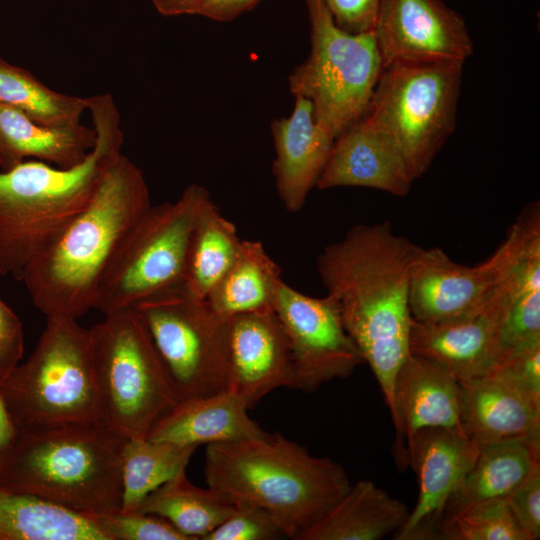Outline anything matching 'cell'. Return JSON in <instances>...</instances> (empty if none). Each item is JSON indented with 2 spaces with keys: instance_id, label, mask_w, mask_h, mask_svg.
I'll return each instance as SVG.
<instances>
[{
  "instance_id": "cell-17",
  "label": "cell",
  "mask_w": 540,
  "mask_h": 540,
  "mask_svg": "<svg viewBox=\"0 0 540 540\" xmlns=\"http://www.w3.org/2000/svg\"><path fill=\"white\" fill-rule=\"evenodd\" d=\"M228 388L252 409L280 387L295 389L291 350L273 310L236 315L227 320Z\"/></svg>"
},
{
  "instance_id": "cell-25",
  "label": "cell",
  "mask_w": 540,
  "mask_h": 540,
  "mask_svg": "<svg viewBox=\"0 0 540 540\" xmlns=\"http://www.w3.org/2000/svg\"><path fill=\"white\" fill-rule=\"evenodd\" d=\"M539 455L540 443L526 440L480 445L472 467L448 500L443 520L471 504L506 498L540 467Z\"/></svg>"
},
{
  "instance_id": "cell-21",
  "label": "cell",
  "mask_w": 540,
  "mask_h": 540,
  "mask_svg": "<svg viewBox=\"0 0 540 540\" xmlns=\"http://www.w3.org/2000/svg\"><path fill=\"white\" fill-rule=\"evenodd\" d=\"M248 410L244 399L229 389L181 400L155 422L146 438L198 447L264 437L267 433Z\"/></svg>"
},
{
  "instance_id": "cell-15",
  "label": "cell",
  "mask_w": 540,
  "mask_h": 540,
  "mask_svg": "<svg viewBox=\"0 0 540 540\" xmlns=\"http://www.w3.org/2000/svg\"><path fill=\"white\" fill-rule=\"evenodd\" d=\"M509 305L500 282L480 307L438 322L412 319L409 351L441 368L458 382L484 376L499 353V334Z\"/></svg>"
},
{
  "instance_id": "cell-12",
  "label": "cell",
  "mask_w": 540,
  "mask_h": 540,
  "mask_svg": "<svg viewBox=\"0 0 540 540\" xmlns=\"http://www.w3.org/2000/svg\"><path fill=\"white\" fill-rule=\"evenodd\" d=\"M273 311L288 339L295 389L313 393L333 379L350 376L364 363L332 295L310 297L283 281Z\"/></svg>"
},
{
  "instance_id": "cell-30",
  "label": "cell",
  "mask_w": 540,
  "mask_h": 540,
  "mask_svg": "<svg viewBox=\"0 0 540 540\" xmlns=\"http://www.w3.org/2000/svg\"><path fill=\"white\" fill-rule=\"evenodd\" d=\"M197 446L148 438L126 439L121 450L122 494L119 509L135 511L148 494L185 472Z\"/></svg>"
},
{
  "instance_id": "cell-3",
  "label": "cell",
  "mask_w": 540,
  "mask_h": 540,
  "mask_svg": "<svg viewBox=\"0 0 540 540\" xmlns=\"http://www.w3.org/2000/svg\"><path fill=\"white\" fill-rule=\"evenodd\" d=\"M151 206L142 170L121 154L90 203L27 265L21 280L46 317L94 309L99 282L122 238Z\"/></svg>"
},
{
  "instance_id": "cell-13",
  "label": "cell",
  "mask_w": 540,
  "mask_h": 540,
  "mask_svg": "<svg viewBox=\"0 0 540 540\" xmlns=\"http://www.w3.org/2000/svg\"><path fill=\"white\" fill-rule=\"evenodd\" d=\"M513 254V237L485 261L466 266L441 248L417 246L409 271L408 305L413 320L438 322L466 314L483 305L504 277Z\"/></svg>"
},
{
  "instance_id": "cell-39",
  "label": "cell",
  "mask_w": 540,
  "mask_h": 540,
  "mask_svg": "<svg viewBox=\"0 0 540 540\" xmlns=\"http://www.w3.org/2000/svg\"><path fill=\"white\" fill-rule=\"evenodd\" d=\"M260 0H208L198 15L214 21H232L253 9Z\"/></svg>"
},
{
  "instance_id": "cell-24",
  "label": "cell",
  "mask_w": 540,
  "mask_h": 540,
  "mask_svg": "<svg viewBox=\"0 0 540 540\" xmlns=\"http://www.w3.org/2000/svg\"><path fill=\"white\" fill-rule=\"evenodd\" d=\"M96 142L94 128L81 123L51 126L0 104V153L6 169L24 161H42L69 168L85 160Z\"/></svg>"
},
{
  "instance_id": "cell-42",
  "label": "cell",
  "mask_w": 540,
  "mask_h": 540,
  "mask_svg": "<svg viewBox=\"0 0 540 540\" xmlns=\"http://www.w3.org/2000/svg\"><path fill=\"white\" fill-rule=\"evenodd\" d=\"M7 167H6V163H5V160L4 158L2 157L1 153H0V170H5Z\"/></svg>"
},
{
  "instance_id": "cell-16",
  "label": "cell",
  "mask_w": 540,
  "mask_h": 540,
  "mask_svg": "<svg viewBox=\"0 0 540 540\" xmlns=\"http://www.w3.org/2000/svg\"><path fill=\"white\" fill-rule=\"evenodd\" d=\"M480 444L455 429L419 430L407 445L409 465L418 476L419 494L395 540H435L448 500L465 477Z\"/></svg>"
},
{
  "instance_id": "cell-10",
  "label": "cell",
  "mask_w": 540,
  "mask_h": 540,
  "mask_svg": "<svg viewBox=\"0 0 540 540\" xmlns=\"http://www.w3.org/2000/svg\"><path fill=\"white\" fill-rule=\"evenodd\" d=\"M306 6L310 53L289 75V88L312 103L315 121L336 139L367 113L383 60L373 31L341 29L323 0Z\"/></svg>"
},
{
  "instance_id": "cell-38",
  "label": "cell",
  "mask_w": 540,
  "mask_h": 540,
  "mask_svg": "<svg viewBox=\"0 0 540 540\" xmlns=\"http://www.w3.org/2000/svg\"><path fill=\"white\" fill-rule=\"evenodd\" d=\"M334 22L350 33L373 31L381 0H323Z\"/></svg>"
},
{
  "instance_id": "cell-22",
  "label": "cell",
  "mask_w": 540,
  "mask_h": 540,
  "mask_svg": "<svg viewBox=\"0 0 540 540\" xmlns=\"http://www.w3.org/2000/svg\"><path fill=\"white\" fill-rule=\"evenodd\" d=\"M459 383L461 422L470 438L480 445L508 440L540 443V406L489 375Z\"/></svg>"
},
{
  "instance_id": "cell-36",
  "label": "cell",
  "mask_w": 540,
  "mask_h": 540,
  "mask_svg": "<svg viewBox=\"0 0 540 540\" xmlns=\"http://www.w3.org/2000/svg\"><path fill=\"white\" fill-rule=\"evenodd\" d=\"M517 522L529 540L540 538V467L506 498Z\"/></svg>"
},
{
  "instance_id": "cell-27",
  "label": "cell",
  "mask_w": 540,
  "mask_h": 540,
  "mask_svg": "<svg viewBox=\"0 0 540 540\" xmlns=\"http://www.w3.org/2000/svg\"><path fill=\"white\" fill-rule=\"evenodd\" d=\"M0 540H107L88 516L0 486Z\"/></svg>"
},
{
  "instance_id": "cell-33",
  "label": "cell",
  "mask_w": 540,
  "mask_h": 540,
  "mask_svg": "<svg viewBox=\"0 0 540 540\" xmlns=\"http://www.w3.org/2000/svg\"><path fill=\"white\" fill-rule=\"evenodd\" d=\"M90 518L107 540H189L165 519L138 510L118 508Z\"/></svg>"
},
{
  "instance_id": "cell-19",
  "label": "cell",
  "mask_w": 540,
  "mask_h": 540,
  "mask_svg": "<svg viewBox=\"0 0 540 540\" xmlns=\"http://www.w3.org/2000/svg\"><path fill=\"white\" fill-rule=\"evenodd\" d=\"M413 181L397 148L362 118L334 140L316 187H366L404 197Z\"/></svg>"
},
{
  "instance_id": "cell-32",
  "label": "cell",
  "mask_w": 540,
  "mask_h": 540,
  "mask_svg": "<svg viewBox=\"0 0 540 540\" xmlns=\"http://www.w3.org/2000/svg\"><path fill=\"white\" fill-rule=\"evenodd\" d=\"M438 539L529 540L505 498L480 501L445 518Z\"/></svg>"
},
{
  "instance_id": "cell-4",
  "label": "cell",
  "mask_w": 540,
  "mask_h": 540,
  "mask_svg": "<svg viewBox=\"0 0 540 540\" xmlns=\"http://www.w3.org/2000/svg\"><path fill=\"white\" fill-rule=\"evenodd\" d=\"M204 475L209 487L234 504L268 511L294 540L319 521L349 490L343 466L311 455L279 432L208 444Z\"/></svg>"
},
{
  "instance_id": "cell-29",
  "label": "cell",
  "mask_w": 540,
  "mask_h": 540,
  "mask_svg": "<svg viewBox=\"0 0 540 540\" xmlns=\"http://www.w3.org/2000/svg\"><path fill=\"white\" fill-rule=\"evenodd\" d=\"M241 242L235 225L209 198L201 207L190 235L186 288L196 297L206 299L235 260Z\"/></svg>"
},
{
  "instance_id": "cell-31",
  "label": "cell",
  "mask_w": 540,
  "mask_h": 540,
  "mask_svg": "<svg viewBox=\"0 0 540 540\" xmlns=\"http://www.w3.org/2000/svg\"><path fill=\"white\" fill-rule=\"evenodd\" d=\"M0 104L41 124L69 126L80 123L89 97L54 91L28 70L0 58Z\"/></svg>"
},
{
  "instance_id": "cell-37",
  "label": "cell",
  "mask_w": 540,
  "mask_h": 540,
  "mask_svg": "<svg viewBox=\"0 0 540 540\" xmlns=\"http://www.w3.org/2000/svg\"><path fill=\"white\" fill-rule=\"evenodd\" d=\"M24 334L20 319L0 298V386L20 364Z\"/></svg>"
},
{
  "instance_id": "cell-9",
  "label": "cell",
  "mask_w": 540,
  "mask_h": 540,
  "mask_svg": "<svg viewBox=\"0 0 540 540\" xmlns=\"http://www.w3.org/2000/svg\"><path fill=\"white\" fill-rule=\"evenodd\" d=\"M208 190L188 185L179 198L150 206L128 229L97 288L94 309L105 316L185 284L190 235Z\"/></svg>"
},
{
  "instance_id": "cell-26",
  "label": "cell",
  "mask_w": 540,
  "mask_h": 540,
  "mask_svg": "<svg viewBox=\"0 0 540 540\" xmlns=\"http://www.w3.org/2000/svg\"><path fill=\"white\" fill-rule=\"evenodd\" d=\"M283 280L281 270L260 241L242 240L239 252L206 297L224 321L250 312L273 310Z\"/></svg>"
},
{
  "instance_id": "cell-18",
  "label": "cell",
  "mask_w": 540,
  "mask_h": 540,
  "mask_svg": "<svg viewBox=\"0 0 540 540\" xmlns=\"http://www.w3.org/2000/svg\"><path fill=\"white\" fill-rule=\"evenodd\" d=\"M395 459L409 465L407 445L421 429L463 431L461 385L447 372L411 353L400 366L394 385Z\"/></svg>"
},
{
  "instance_id": "cell-34",
  "label": "cell",
  "mask_w": 540,
  "mask_h": 540,
  "mask_svg": "<svg viewBox=\"0 0 540 540\" xmlns=\"http://www.w3.org/2000/svg\"><path fill=\"white\" fill-rule=\"evenodd\" d=\"M485 375L540 406V342L502 354Z\"/></svg>"
},
{
  "instance_id": "cell-41",
  "label": "cell",
  "mask_w": 540,
  "mask_h": 540,
  "mask_svg": "<svg viewBox=\"0 0 540 540\" xmlns=\"http://www.w3.org/2000/svg\"><path fill=\"white\" fill-rule=\"evenodd\" d=\"M163 16L198 15L208 0H151Z\"/></svg>"
},
{
  "instance_id": "cell-5",
  "label": "cell",
  "mask_w": 540,
  "mask_h": 540,
  "mask_svg": "<svg viewBox=\"0 0 540 540\" xmlns=\"http://www.w3.org/2000/svg\"><path fill=\"white\" fill-rule=\"evenodd\" d=\"M125 441L106 423L20 430L0 486L88 517L116 510Z\"/></svg>"
},
{
  "instance_id": "cell-35",
  "label": "cell",
  "mask_w": 540,
  "mask_h": 540,
  "mask_svg": "<svg viewBox=\"0 0 540 540\" xmlns=\"http://www.w3.org/2000/svg\"><path fill=\"white\" fill-rule=\"evenodd\" d=\"M235 505L234 512L202 540H275L286 537L265 509L247 503Z\"/></svg>"
},
{
  "instance_id": "cell-8",
  "label": "cell",
  "mask_w": 540,
  "mask_h": 540,
  "mask_svg": "<svg viewBox=\"0 0 540 540\" xmlns=\"http://www.w3.org/2000/svg\"><path fill=\"white\" fill-rule=\"evenodd\" d=\"M463 66L397 60L381 72L363 118L397 148L413 180L454 132Z\"/></svg>"
},
{
  "instance_id": "cell-14",
  "label": "cell",
  "mask_w": 540,
  "mask_h": 540,
  "mask_svg": "<svg viewBox=\"0 0 540 540\" xmlns=\"http://www.w3.org/2000/svg\"><path fill=\"white\" fill-rule=\"evenodd\" d=\"M373 32L384 67L397 60L464 64L474 52L464 18L442 0H381Z\"/></svg>"
},
{
  "instance_id": "cell-11",
  "label": "cell",
  "mask_w": 540,
  "mask_h": 540,
  "mask_svg": "<svg viewBox=\"0 0 540 540\" xmlns=\"http://www.w3.org/2000/svg\"><path fill=\"white\" fill-rule=\"evenodd\" d=\"M170 376L178 400L228 388L227 321L185 284L135 307Z\"/></svg>"
},
{
  "instance_id": "cell-23",
  "label": "cell",
  "mask_w": 540,
  "mask_h": 540,
  "mask_svg": "<svg viewBox=\"0 0 540 540\" xmlns=\"http://www.w3.org/2000/svg\"><path fill=\"white\" fill-rule=\"evenodd\" d=\"M408 515L402 501L370 480H359L297 540H379L394 535Z\"/></svg>"
},
{
  "instance_id": "cell-28",
  "label": "cell",
  "mask_w": 540,
  "mask_h": 540,
  "mask_svg": "<svg viewBox=\"0 0 540 540\" xmlns=\"http://www.w3.org/2000/svg\"><path fill=\"white\" fill-rule=\"evenodd\" d=\"M235 508L225 494L195 486L182 472L148 494L137 510L165 519L189 540H202Z\"/></svg>"
},
{
  "instance_id": "cell-7",
  "label": "cell",
  "mask_w": 540,
  "mask_h": 540,
  "mask_svg": "<svg viewBox=\"0 0 540 540\" xmlns=\"http://www.w3.org/2000/svg\"><path fill=\"white\" fill-rule=\"evenodd\" d=\"M89 329L105 423L125 439L146 438L179 400L143 320L130 308Z\"/></svg>"
},
{
  "instance_id": "cell-6",
  "label": "cell",
  "mask_w": 540,
  "mask_h": 540,
  "mask_svg": "<svg viewBox=\"0 0 540 540\" xmlns=\"http://www.w3.org/2000/svg\"><path fill=\"white\" fill-rule=\"evenodd\" d=\"M29 358L0 386L19 430L105 423L90 329L77 319L46 317Z\"/></svg>"
},
{
  "instance_id": "cell-20",
  "label": "cell",
  "mask_w": 540,
  "mask_h": 540,
  "mask_svg": "<svg viewBox=\"0 0 540 540\" xmlns=\"http://www.w3.org/2000/svg\"><path fill=\"white\" fill-rule=\"evenodd\" d=\"M271 131L276 189L285 208L298 212L316 187L335 138L315 121L312 103L302 96H295L289 117L272 121Z\"/></svg>"
},
{
  "instance_id": "cell-1",
  "label": "cell",
  "mask_w": 540,
  "mask_h": 540,
  "mask_svg": "<svg viewBox=\"0 0 540 540\" xmlns=\"http://www.w3.org/2000/svg\"><path fill=\"white\" fill-rule=\"evenodd\" d=\"M417 245L389 222L355 225L326 246L317 271L380 386L392 418L397 372L410 353L409 271Z\"/></svg>"
},
{
  "instance_id": "cell-40",
  "label": "cell",
  "mask_w": 540,
  "mask_h": 540,
  "mask_svg": "<svg viewBox=\"0 0 540 540\" xmlns=\"http://www.w3.org/2000/svg\"><path fill=\"white\" fill-rule=\"evenodd\" d=\"M19 432L20 430L0 392V470L14 445Z\"/></svg>"
},
{
  "instance_id": "cell-2",
  "label": "cell",
  "mask_w": 540,
  "mask_h": 540,
  "mask_svg": "<svg viewBox=\"0 0 540 540\" xmlns=\"http://www.w3.org/2000/svg\"><path fill=\"white\" fill-rule=\"evenodd\" d=\"M96 142L69 168L24 160L0 170V275L21 280L27 265L92 200L122 154L120 114L108 93L89 97Z\"/></svg>"
}]
</instances>
